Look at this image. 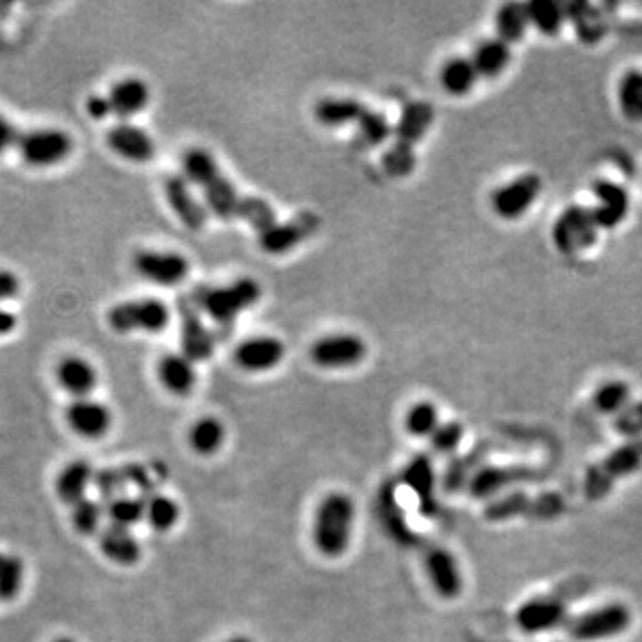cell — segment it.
<instances>
[{"mask_svg":"<svg viewBox=\"0 0 642 642\" xmlns=\"http://www.w3.org/2000/svg\"><path fill=\"white\" fill-rule=\"evenodd\" d=\"M354 500L345 493H330L321 500L313 523V541L325 557H339L348 550L354 534Z\"/></svg>","mask_w":642,"mask_h":642,"instance_id":"6da1fadb","label":"cell"},{"mask_svg":"<svg viewBox=\"0 0 642 642\" xmlns=\"http://www.w3.org/2000/svg\"><path fill=\"white\" fill-rule=\"evenodd\" d=\"M642 468V439H632L614 448L591 466L584 477V494L591 502H601L619 480L632 477Z\"/></svg>","mask_w":642,"mask_h":642,"instance_id":"7a4b0ae2","label":"cell"},{"mask_svg":"<svg viewBox=\"0 0 642 642\" xmlns=\"http://www.w3.org/2000/svg\"><path fill=\"white\" fill-rule=\"evenodd\" d=\"M261 293L257 280L243 277L229 286L202 289L197 295L198 311H204L220 325H231L241 314L259 304Z\"/></svg>","mask_w":642,"mask_h":642,"instance_id":"3957f363","label":"cell"},{"mask_svg":"<svg viewBox=\"0 0 642 642\" xmlns=\"http://www.w3.org/2000/svg\"><path fill=\"white\" fill-rule=\"evenodd\" d=\"M172 320L170 307L159 298H140L116 304L107 313L109 327L120 334L147 332L159 334Z\"/></svg>","mask_w":642,"mask_h":642,"instance_id":"277c9868","label":"cell"},{"mask_svg":"<svg viewBox=\"0 0 642 642\" xmlns=\"http://www.w3.org/2000/svg\"><path fill=\"white\" fill-rule=\"evenodd\" d=\"M562 511L564 498L560 494L530 496L525 491H512L487 503L484 518L494 523L514 518L555 519Z\"/></svg>","mask_w":642,"mask_h":642,"instance_id":"5b68a950","label":"cell"},{"mask_svg":"<svg viewBox=\"0 0 642 642\" xmlns=\"http://www.w3.org/2000/svg\"><path fill=\"white\" fill-rule=\"evenodd\" d=\"M630 625H632L630 609L623 603H609L569 618L566 630L575 641L598 642L625 634Z\"/></svg>","mask_w":642,"mask_h":642,"instance_id":"8992f818","label":"cell"},{"mask_svg":"<svg viewBox=\"0 0 642 642\" xmlns=\"http://www.w3.org/2000/svg\"><path fill=\"white\" fill-rule=\"evenodd\" d=\"M600 234L593 207L569 206L553 223L552 238L562 254L571 256L593 247Z\"/></svg>","mask_w":642,"mask_h":642,"instance_id":"52a82bcc","label":"cell"},{"mask_svg":"<svg viewBox=\"0 0 642 642\" xmlns=\"http://www.w3.org/2000/svg\"><path fill=\"white\" fill-rule=\"evenodd\" d=\"M17 147L27 165L33 168H52L65 163L74 150V140L63 129L45 127L22 134Z\"/></svg>","mask_w":642,"mask_h":642,"instance_id":"ba28073f","label":"cell"},{"mask_svg":"<svg viewBox=\"0 0 642 642\" xmlns=\"http://www.w3.org/2000/svg\"><path fill=\"white\" fill-rule=\"evenodd\" d=\"M368 346L361 336L339 332L323 336L311 348V361L323 370H346L364 361Z\"/></svg>","mask_w":642,"mask_h":642,"instance_id":"9c48e42d","label":"cell"},{"mask_svg":"<svg viewBox=\"0 0 642 642\" xmlns=\"http://www.w3.org/2000/svg\"><path fill=\"white\" fill-rule=\"evenodd\" d=\"M132 264L140 277L165 288L184 282L191 270L188 257L170 250H140Z\"/></svg>","mask_w":642,"mask_h":642,"instance_id":"30bf717a","label":"cell"},{"mask_svg":"<svg viewBox=\"0 0 642 642\" xmlns=\"http://www.w3.org/2000/svg\"><path fill=\"white\" fill-rule=\"evenodd\" d=\"M543 190V181L537 173H525L494 191L491 204L494 213L503 220H518L534 206L535 198Z\"/></svg>","mask_w":642,"mask_h":642,"instance_id":"8fae6325","label":"cell"},{"mask_svg":"<svg viewBox=\"0 0 642 642\" xmlns=\"http://www.w3.org/2000/svg\"><path fill=\"white\" fill-rule=\"evenodd\" d=\"M320 227V218L313 213H302L288 222H277L259 234V245L264 252L280 256L302 245Z\"/></svg>","mask_w":642,"mask_h":642,"instance_id":"7c38bea8","label":"cell"},{"mask_svg":"<svg viewBox=\"0 0 642 642\" xmlns=\"http://www.w3.org/2000/svg\"><path fill=\"white\" fill-rule=\"evenodd\" d=\"M514 621L523 634H546L568 625L566 605L555 598H534L519 605Z\"/></svg>","mask_w":642,"mask_h":642,"instance_id":"4fadbf2b","label":"cell"},{"mask_svg":"<svg viewBox=\"0 0 642 642\" xmlns=\"http://www.w3.org/2000/svg\"><path fill=\"white\" fill-rule=\"evenodd\" d=\"M539 471L528 466H486L473 473L468 484L473 498L477 500H491L496 494L503 493L507 487L518 486L527 480H534Z\"/></svg>","mask_w":642,"mask_h":642,"instance_id":"5bb4252c","label":"cell"},{"mask_svg":"<svg viewBox=\"0 0 642 642\" xmlns=\"http://www.w3.org/2000/svg\"><path fill=\"white\" fill-rule=\"evenodd\" d=\"M107 147L131 163H149L157 152L156 140L149 131L131 122H118L107 132Z\"/></svg>","mask_w":642,"mask_h":642,"instance_id":"9a60e30c","label":"cell"},{"mask_svg":"<svg viewBox=\"0 0 642 642\" xmlns=\"http://www.w3.org/2000/svg\"><path fill=\"white\" fill-rule=\"evenodd\" d=\"M428 580L441 598L453 600L462 593V573L452 552L441 546H430L423 557Z\"/></svg>","mask_w":642,"mask_h":642,"instance_id":"2e32d148","label":"cell"},{"mask_svg":"<svg viewBox=\"0 0 642 642\" xmlns=\"http://www.w3.org/2000/svg\"><path fill=\"white\" fill-rule=\"evenodd\" d=\"M165 195L168 206L175 216L191 231H202L206 227L209 211L206 204L198 200L193 186L182 175H172L165 181Z\"/></svg>","mask_w":642,"mask_h":642,"instance_id":"e0dca14e","label":"cell"},{"mask_svg":"<svg viewBox=\"0 0 642 642\" xmlns=\"http://www.w3.org/2000/svg\"><path fill=\"white\" fill-rule=\"evenodd\" d=\"M286 355V346L273 336H254L239 343L234 361L248 373H263L277 368Z\"/></svg>","mask_w":642,"mask_h":642,"instance_id":"ac0fdd59","label":"cell"},{"mask_svg":"<svg viewBox=\"0 0 642 642\" xmlns=\"http://www.w3.org/2000/svg\"><path fill=\"white\" fill-rule=\"evenodd\" d=\"M66 421L79 436L88 439H99L106 436L107 430L113 423L111 411L107 405L93 398H79L68 405Z\"/></svg>","mask_w":642,"mask_h":642,"instance_id":"d6986e66","label":"cell"},{"mask_svg":"<svg viewBox=\"0 0 642 642\" xmlns=\"http://www.w3.org/2000/svg\"><path fill=\"white\" fill-rule=\"evenodd\" d=\"M113 116L120 122H129L132 116L138 115L149 107L152 93L149 84L140 77H125L111 86L107 93Z\"/></svg>","mask_w":642,"mask_h":642,"instance_id":"ffe728a7","label":"cell"},{"mask_svg":"<svg viewBox=\"0 0 642 642\" xmlns=\"http://www.w3.org/2000/svg\"><path fill=\"white\" fill-rule=\"evenodd\" d=\"M596 206L593 207L600 229H616L625 222L630 211V197L616 182L598 181L594 184Z\"/></svg>","mask_w":642,"mask_h":642,"instance_id":"44dd1931","label":"cell"},{"mask_svg":"<svg viewBox=\"0 0 642 642\" xmlns=\"http://www.w3.org/2000/svg\"><path fill=\"white\" fill-rule=\"evenodd\" d=\"M182 354L193 363H204L214 352L213 334L209 332L200 314L190 304H181Z\"/></svg>","mask_w":642,"mask_h":642,"instance_id":"7402d4cb","label":"cell"},{"mask_svg":"<svg viewBox=\"0 0 642 642\" xmlns=\"http://www.w3.org/2000/svg\"><path fill=\"white\" fill-rule=\"evenodd\" d=\"M405 484L409 486L412 493L416 494L420 509L425 516H436V473L434 464L427 455H416L402 473Z\"/></svg>","mask_w":642,"mask_h":642,"instance_id":"603a6c76","label":"cell"},{"mask_svg":"<svg viewBox=\"0 0 642 642\" xmlns=\"http://www.w3.org/2000/svg\"><path fill=\"white\" fill-rule=\"evenodd\" d=\"M58 380L66 393H70L75 396V400H79V398H90L99 382V375L88 359L72 355L59 363Z\"/></svg>","mask_w":642,"mask_h":642,"instance_id":"cb8c5ba5","label":"cell"},{"mask_svg":"<svg viewBox=\"0 0 642 642\" xmlns=\"http://www.w3.org/2000/svg\"><path fill=\"white\" fill-rule=\"evenodd\" d=\"M202 191L207 211L222 220H239L241 207L247 195H241L238 188L225 175H218Z\"/></svg>","mask_w":642,"mask_h":642,"instance_id":"d4e9b609","label":"cell"},{"mask_svg":"<svg viewBox=\"0 0 642 642\" xmlns=\"http://www.w3.org/2000/svg\"><path fill=\"white\" fill-rule=\"evenodd\" d=\"M157 375L166 391L172 395H190L197 384V370L195 363L184 354H168L161 359Z\"/></svg>","mask_w":642,"mask_h":642,"instance_id":"484cf974","label":"cell"},{"mask_svg":"<svg viewBox=\"0 0 642 642\" xmlns=\"http://www.w3.org/2000/svg\"><path fill=\"white\" fill-rule=\"evenodd\" d=\"M100 550L107 559L120 566H132L141 559V546L129 528L107 525L100 532Z\"/></svg>","mask_w":642,"mask_h":642,"instance_id":"4316f807","label":"cell"},{"mask_svg":"<svg viewBox=\"0 0 642 642\" xmlns=\"http://www.w3.org/2000/svg\"><path fill=\"white\" fill-rule=\"evenodd\" d=\"M434 122V107L427 102H411L404 107L395 127L396 143L412 147L427 134Z\"/></svg>","mask_w":642,"mask_h":642,"instance_id":"83f0119b","label":"cell"},{"mask_svg":"<svg viewBox=\"0 0 642 642\" xmlns=\"http://www.w3.org/2000/svg\"><path fill=\"white\" fill-rule=\"evenodd\" d=\"M95 480V470L90 462L74 461L66 464L56 480V493L68 505H75L86 498V491Z\"/></svg>","mask_w":642,"mask_h":642,"instance_id":"f1b7e54d","label":"cell"},{"mask_svg":"<svg viewBox=\"0 0 642 642\" xmlns=\"http://www.w3.org/2000/svg\"><path fill=\"white\" fill-rule=\"evenodd\" d=\"M181 175L193 188L204 190L209 182L222 175V170L209 150L193 147L182 156Z\"/></svg>","mask_w":642,"mask_h":642,"instance_id":"f546056e","label":"cell"},{"mask_svg":"<svg viewBox=\"0 0 642 642\" xmlns=\"http://www.w3.org/2000/svg\"><path fill=\"white\" fill-rule=\"evenodd\" d=\"M473 65L477 68L478 77L494 79L503 74V70L511 63V45L503 42L498 36L478 43L473 52Z\"/></svg>","mask_w":642,"mask_h":642,"instance_id":"4dcf8cb0","label":"cell"},{"mask_svg":"<svg viewBox=\"0 0 642 642\" xmlns=\"http://www.w3.org/2000/svg\"><path fill=\"white\" fill-rule=\"evenodd\" d=\"M368 107L355 99H323L314 109L316 118L327 127L357 125Z\"/></svg>","mask_w":642,"mask_h":642,"instance_id":"1f68e13d","label":"cell"},{"mask_svg":"<svg viewBox=\"0 0 642 642\" xmlns=\"http://www.w3.org/2000/svg\"><path fill=\"white\" fill-rule=\"evenodd\" d=\"M141 500H143V507H145V519L149 521L150 527L157 532L172 530L181 518V509L170 496L149 489V491H143Z\"/></svg>","mask_w":642,"mask_h":642,"instance_id":"d6a6232c","label":"cell"},{"mask_svg":"<svg viewBox=\"0 0 642 642\" xmlns=\"http://www.w3.org/2000/svg\"><path fill=\"white\" fill-rule=\"evenodd\" d=\"M494 27L498 38L505 43H518L530 27V18H528L527 4L519 2H509L503 4L502 8L496 11L494 17Z\"/></svg>","mask_w":642,"mask_h":642,"instance_id":"836d02e7","label":"cell"},{"mask_svg":"<svg viewBox=\"0 0 642 642\" xmlns=\"http://www.w3.org/2000/svg\"><path fill=\"white\" fill-rule=\"evenodd\" d=\"M441 86L453 97L468 95L478 81V72L473 61L466 58H453L441 68Z\"/></svg>","mask_w":642,"mask_h":642,"instance_id":"e575fe53","label":"cell"},{"mask_svg":"<svg viewBox=\"0 0 642 642\" xmlns=\"http://www.w3.org/2000/svg\"><path fill=\"white\" fill-rule=\"evenodd\" d=\"M530 25L546 36H555L560 33L562 25L568 18L566 6L555 0H532L527 4Z\"/></svg>","mask_w":642,"mask_h":642,"instance_id":"d590c367","label":"cell"},{"mask_svg":"<svg viewBox=\"0 0 642 642\" xmlns=\"http://www.w3.org/2000/svg\"><path fill=\"white\" fill-rule=\"evenodd\" d=\"M225 441V427L218 418H202L198 420L190 432V443L195 452L200 455H213L222 448Z\"/></svg>","mask_w":642,"mask_h":642,"instance_id":"8d00e7d4","label":"cell"},{"mask_svg":"<svg viewBox=\"0 0 642 642\" xmlns=\"http://www.w3.org/2000/svg\"><path fill=\"white\" fill-rule=\"evenodd\" d=\"M106 516L109 519V525L115 527L129 528L138 525L141 519L145 518V507L141 498H132V496H115L111 500H106Z\"/></svg>","mask_w":642,"mask_h":642,"instance_id":"74e56055","label":"cell"},{"mask_svg":"<svg viewBox=\"0 0 642 642\" xmlns=\"http://www.w3.org/2000/svg\"><path fill=\"white\" fill-rule=\"evenodd\" d=\"M632 402L630 386L623 380H609L594 391L593 404L596 411L609 416H618Z\"/></svg>","mask_w":642,"mask_h":642,"instance_id":"f35d334b","label":"cell"},{"mask_svg":"<svg viewBox=\"0 0 642 642\" xmlns=\"http://www.w3.org/2000/svg\"><path fill=\"white\" fill-rule=\"evenodd\" d=\"M619 104L630 122H642V72L630 70L619 83Z\"/></svg>","mask_w":642,"mask_h":642,"instance_id":"ab89813d","label":"cell"},{"mask_svg":"<svg viewBox=\"0 0 642 642\" xmlns=\"http://www.w3.org/2000/svg\"><path fill=\"white\" fill-rule=\"evenodd\" d=\"M441 425L439 411L432 402H418L412 405L405 416V428L414 437H428Z\"/></svg>","mask_w":642,"mask_h":642,"instance_id":"60d3db41","label":"cell"},{"mask_svg":"<svg viewBox=\"0 0 642 642\" xmlns=\"http://www.w3.org/2000/svg\"><path fill=\"white\" fill-rule=\"evenodd\" d=\"M384 493L386 494L380 500V505H382L380 512H382L384 525L396 541H400V544H412L411 541H416V534H412L407 527L404 512L396 505L393 489H384Z\"/></svg>","mask_w":642,"mask_h":642,"instance_id":"b9f144b4","label":"cell"},{"mask_svg":"<svg viewBox=\"0 0 642 642\" xmlns=\"http://www.w3.org/2000/svg\"><path fill=\"white\" fill-rule=\"evenodd\" d=\"M357 131H359L363 143L370 145V147H377V145L386 143L395 134V127L387 120L386 115L368 109L363 118L359 120Z\"/></svg>","mask_w":642,"mask_h":642,"instance_id":"7bdbcfd3","label":"cell"},{"mask_svg":"<svg viewBox=\"0 0 642 642\" xmlns=\"http://www.w3.org/2000/svg\"><path fill=\"white\" fill-rule=\"evenodd\" d=\"M104 516H106V507L102 503L84 498L81 502L75 503L72 521L79 534L91 535L99 530Z\"/></svg>","mask_w":642,"mask_h":642,"instance_id":"ee69618b","label":"cell"},{"mask_svg":"<svg viewBox=\"0 0 642 642\" xmlns=\"http://www.w3.org/2000/svg\"><path fill=\"white\" fill-rule=\"evenodd\" d=\"M24 584V562L15 555H6L0 568V601L17 598Z\"/></svg>","mask_w":642,"mask_h":642,"instance_id":"f6af8a7d","label":"cell"},{"mask_svg":"<svg viewBox=\"0 0 642 642\" xmlns=\"http://www.w3.org/2000/svg\"><path fill=\"white\" fill-rule=\"evenodd\" d=\"M464 427L459 421H446L437 427L436 432L430 436L432 450L439 455H450L455 452L462 443Z\"/></svg>","mask_w":642,"mask_h":642,"instance_id":"bcb514c9","label":"cell"},{"mask_svg":"<svg viewBox=\"0 0 642 642\" xmlns=\"http://www.w3.org/2000/svg\"><path fill=\"white\" fill-rule=\"evenodd\" d=\"M384 166L386 172L391 177H407L414 172L416 168V154L412 147L402 145V143H395L391 149L387 150L384 156Z\"/></svg>","mask_w":642,"mask_h":642,"instance_id":"7dc6e473","label":"cell"},{"mask_svg":"<svg viewBox=\"0 0 642 642\" xmlns=\"http://www.w3.org/2000/svg\"><path fill=\"white\" fill-rule=\"evenodd\" d=\"M614 428L628 441L642 439V400L630 402L618 416H614Z\"/></svg>","mask_w":642,"mask_h":642,"instance_id":"c3c4849f","label":"cell"},{"mask_svg":"<svg viewBox=\"0 0 642 642\" xmlns=\"http://www.w3.org/2000/svg\"><path fill=\"white\" fill-rule=\"evenodd\" d=\"M20 291H22V282L18 279L17 273L0 270V305L17 298Z\"/></svg>","mask_w":642,"mask_h":642,"instance_id":"681fc988","label":"cell"},{"mask_svg":"<svg viewBox=\"0 0 642 642\" xmlns=\"http://www.w3.org/2000/svg\"><path fill=\"white\" fill-rule=\"evenodd\" d=\"M20 134L11 120L0 113V154L8 152L11 147H17Z\"/></svg>","mask_w":642,"mask_h":642,"instance_id":"f907efd6","label":"cell"},{"mask_svg":"<svg viewBox=\"0 0 642 642\" xmlns=\"http://www.w3.org/2000/svg\"><path fill=\"white\" fill-rule=\"evenodd\" d=\"M86 111L93 120H106L107 116H113L107 95H90L86 99Z\"/></svg>","mask_w":642,"mask_h":642,"instance_id":"816d5d0a","label":"cell"},{"mask_svg":"<svg viewBox=\"0 0 642 642\" xmlns=\"http://www.w3.org/2000/svg\"><path fill=\"white\" fill-rule=\"evenodd\" d=\"M17 325V314L9 311L8 307L0 305V338H6L9 334H13L17 329Z\"/></svg>","mask_w":642,"mask_h":642,"instance_id":"f5cc1de1","label":"cell"},{"mask_svg":"<svg viewBox=\"0 0 642 642\" xmlns=\"http://www.w3.org/2000/svg\"><path fill=\"white\" fill-rule=\"evenodd\" d=\"M225 642H254L250 637H245V635H236V637H231Z\"/></svg>","mask_w":642,"mask_h":642,"instance_id":"db71d44e","label":"cell"},{"mask_svg":"<svg viewBox=\"0 0 642 642\" xmlns=\"http://www.w3.org/2000/svg\"><path fill=\"white\" fill-rule=\"evenodd\" d=\"M56 642H75L74 639H70V637H61V639H58Z\"/></svg>","mask_w":642,"mask_h":642,"instance_id":"11a10c76","label":"cell"},{"mask_svg":"<svg viewBox=\"0 0 642 642\" xmlns=\"http://www.w3.org/2000/svg\"><path fill=\"white\" fill-rule=\"evenodd\" d=\"M4 560H6V555H4V553H0V568H2V564H4Z\"/></svg>","mask_w":642,"mask_h":642,"instance_id":"9f6ffc18","label":"cell"}]
</instances>
